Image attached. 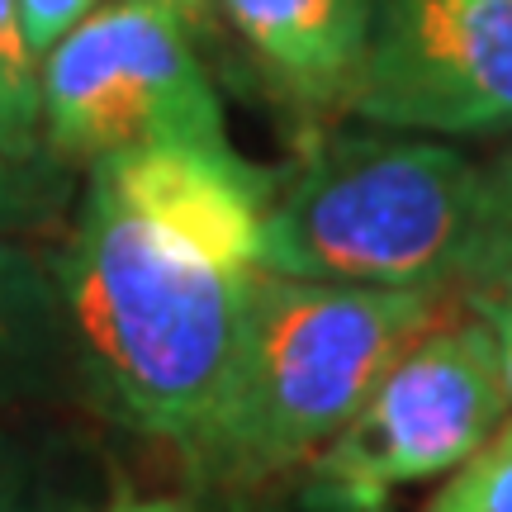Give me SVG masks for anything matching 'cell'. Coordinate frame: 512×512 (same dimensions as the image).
Returning a JSON list of instances; mask_svg holds the SVG:
<instances>
[{
  "mask_svg": "<svg viewBox=\"0 0 512 512\" xmlns=\"http://www.w3.org/2000/svg\"><path fill=\"white\" fill-rule=\"evenodd\" d=\"M256 271L91 176L53 256L76 403L124 432L181 446L228 380Z\"/></svg>",
  "mask_w": 512,
  "mask_h": 512,
  "instance_id": "6da1fadb",
  "label": "cell"
},
{
  "mask_svg": "<svg viewBox=\"0 0 512 512\" xmlns=\"http://www.w3.org/2000/svg\"><path fill=\"white\" fill-rule=\"evenodd\" d=\"M456 290L328 285L256 271L214 408L176 446L185 484L228 498L299 475Z\"/></svg>",
  "mask_w": 512,
  "mask_h": 512,
  "instance_id": "7a4b0ae2",
  "label": "cell"
},
{
  "mask_svg": "<svg viewBox=\"0 0 512 512\" xmlns=\"http://www.w3.org/2000/svg\"><path fill=\"white\" fill-rule=\"evenodd\" d=\"M484 166L408 133L323 138L261 233V271L328 285L456 290L484 228Z\"/></svg>",
  "mask_w": 512,
  "mask_h": 512,
  "instance_id": "3957f363",
  "label": "cell"
},
{
  "mask_svg": "<svg viewBox=\"0 0 512 512\" xmlns=\"http://www.w3.org/2000/svg\"><path fill=\"white\" fill-rule=\"evenodd\" d=\"M157 143H228L195 34L157 0H100L43 53V152L95 166Z\"/></svg>",
  "mask_w": 512,
  "mask_h": 512,
  "instance_id": "277c9868",
  "label": "cell"
},
{
  "mask_svg": "<svg viewBox=\"0 0 512 512\" xmlns=\"http://www.w3.org/2000/svg\"><path fill=\"white\" fill-rule=\"evenodd\" d=\"M512 413L498 328L451 304L384 366L361 408L332 432L299 475L389 498L403 484L451 475Z\"/></svg>",
  "mask_w": 512,
  "mask_h": 512,
  "instance_id": "5b68a950",
  "label": "cell"
},
{
  "mask_svg": "<svg viewBox=\"0 0 512 512\" xmlns=\"http://www.w3.org/2000/svg\"><path fill=\"white\" fill-rule=\"evenodd\" d=\"M351 114L394 133L512 128V0H375Z\"/></svg>",
  "mask_w": 512,
  "mask_h": 512,
  "instance_id": "8992f818",
  "label": "cell"
},
{
  "mask_svg": "<svg viewBox=\"0 0 512 512\" xmlns=\"http://www.w3.org/2000/svg\"><path fill=\"white\" fill-rule=\"evenodd\" d=\"M261 81L290 110L323 119L351 110L375 0H214Z\"/></svg>",
  "mask_w": 512,
  "mask_h": 512,
  "instance_id": "52a82bcc",
  "label": "cell"
},
{
  "mask_svg": "<svg viewBox=\"0 0 512 512\" xmlns=\"http://www.w3.org/2000/svg\"><path fill=\"white\" fill-rule=\"evenodd\" d=\"M62 399L76 394L53 256L0 238V408Z\"/></svg>",
  "mask_w": 512,
  "mask_h": 512,
  "instance_id": "ba28073f",
  "label": "cell"
},
{
  "mask_svg": "<svg viewBox=\"0 0 512 512\" xmlns=\"http://www.w3.org/2000/svg\"><path fill=\"white\" fill-rule=\"evenodd\" d=\"M95 508V460L67 432L0 408V512Z\"/></svg>",
  "mask_w": 512,
  "mask_h": 512,
  "instance_id": "9c48e42d",
  "label": "cell"
},
{
  "mask_svg": "<svg viewBox=\"0 0 512 512\" xmlns=\"http://www.w3.org/2000/svg\"><path fill=\"white\" fill-rule=\"evenodd\" d=\"M0 152H43V53L29 38L19 0H0Z\"/></svg>",
  "mask_w": 512,
  "mask_h": 512,
  "instance_id": "30bf717a",
  "label": "cell"
},
{
  "mask_svg": "<svg viewBox=\"0 0 512 512\" xmlns=\"http://www.w3.org/2000/svg\"><path fill=\"white\" fill-rule=\"evenodd\" d=\"M72 200V166L57 157H5L0 152V238H29L53 228Z\"/></svg>",
  "mask_w": 512,
  "mask_h": 512,
  "instance_id": "8fae6325",
  "label": "cell"
},
{
  "mask_svg": "<svg viewBox=\"0 0 512 512\" xmlns=\"http://www.w3.org/2000/svg\"><path fill=\"white\" fill-rule=\"evenodd\" d=\"M456 299L494 328H512V209L494 195L484 200V228L456 280Z\"/></svg>",
  "mask_w": 512,
  "mask_h": 512,
  "instance_id": "7c38bea8",
  "label": "cell"
},
{
  "mask_svg": "<svg viewBox=\"0 0 512 512\" xmlns=\"http://www.w3.org/2000/svg\"><path fill=\"white\" fill-rule=\"evenodd\" d=\"M418 512H512V413L465 456Z\"/></svg>",
  "mask_w": 512,
  "mask_h": 512,
  "instance_id": "4fadbf2b",
  "label": "cell"
},
{
  "mask_svg": "<svg viewBox=\"0 0 512 512\" xmlns=\"http://www.w3.org/2000/svg\"><path fill=\"white\" fill-rule=\"evenodd\" d=\"M209 512H394L389 498H370V494H351L337 484L309 475H290L280 484L266 489H247V494H228V498H204Z\"/></svg>",
  "mask_w": 512,
  "mask_h": 512,
  "instance_id": "5bb4252c",
  "label": "cell"
},
{
  "mask_svg": "<svg viewBox=\"0 0 512 512\" xmlns=\"http://www.w3.org/2000/svg\"><path fill=\"white\" fill-rule=\"evenodd\" d=\"M95 5H100V0H19L24 24H29V38H34L38 53H48L72 24H81V19L91 15Z\"/></svg>",
  "mask_w": 512,
  "mask_h": 512,
  "instance_id": "9a60e30c",
  "label": "cell"
},
{
  "mask_svg": "<svg viewBox=\"0 0 512 512\" xmlns=\"http://www.w3.org/2000/svg\"><path fill=\"white\" fill-rule=\"evenodd\" d=\"M86 512H209V508H200L195 498H166V494H119V498H110V503H95V508H86Z\"/></svg>",
  "mask_w": 512,
  "mask_h": 512,
  "instance_id": "2e32d148",
  "label": "cell"
},
{
  "mask_svg": "<svg viewBox=\"0 0 512 512\" xmlns=\"http://www.w3.org/2000/svg\"><path fill=\"white\" fill-rule=\"evenodd\" d=\"M157 5H162V10H171V15L181 19L195 38L209 34V29H214V15H219V5H214V0H157Z\"/></svg>",
  "mask_w": 512,
  "mask_h": 512,
  "instance_id": "e0dca14e",
  "label": "cell"
},
{
  "mask_svg": "<svg viewBox=\"0 0 512 512\" xmlns=\"http://www.w3.org/2000/svg\"><path fill=\"white\" fill-rule=\"evenodd\" d=\"M484 181H489V195L512 209V147H503L494 162L484 166Z\"/></svg>",
  "mask_w": 512,
  "mask_h": 512,
  "instance_id": "ac0fdd59",
  "label": "cell"
},
{
  "mask_svg": "<svg viewBox=\"0 0 512 512\" xmlns=\"http://www.w3.org/2000/svg\"><path fill=\"white\" fill-rule=\"evenodd\" d=\"M498 347H503V375H508L512 389V328H498Z\"/></svg>",
  "mask_w": 512,
  "mask_h": 512,
  "instance_id": "d6986e66",
  "label": "cell"
}]
</instances>
